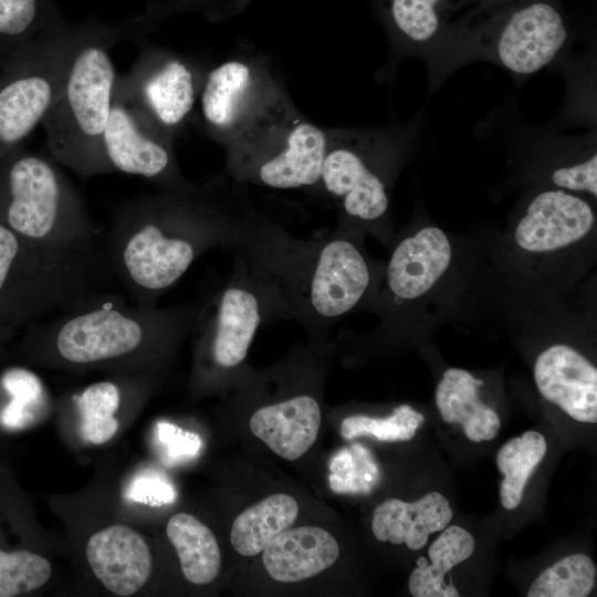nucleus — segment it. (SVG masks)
I'll list each match as a JSON object with an SVG mask.
<instances>
[{"instance_id": "nucleus-1", "label": "nucleus", "mask_w": 597, "mask_h": 597, "mask_svg": "<svg viewBox=\"0 0 597 597\" xmlns=\"http://www.w3.org/2000/svg\"><path fill=\"white\" fill-rule=\"evenodd\" d=\"M245 208L191 182L139 196L115 214L102 247L107 269L133 303L155 307L198 258L230 249Z\"/></svg>"}, {"instance_id": "nucleus-2", "label": "nucleus", "mask_w": 597, "mask_h": 597, "mask_svg": "<svg viewBox=\"0 0 597 597\" xmlns=\"http://www.w3.org/2000/svg\"><path fill=\"white\" fill-rule=\"evenodd\" d=\"M355 234L337 227L301 239L247 207L229 250L263 286L273 322L295 321L312 339H323L374 286L373 268Z\"/></svg>"}, {"instance_id": "nucleus-3", "label": "nucleus", "mask_w": 597, "mask_h": 597, "mask_svg": "<svg viewBox=\"0 0 597 597\" xmlns=\"http://www.w3.org/2000/svg\"><path fill=\"white\" fill-rule=\"evenodd\" d=\"M199 307H142L106 290L33 325L30 343L48 367L151 371L191 333Z\"/></svg>"}, {"instance_id": "nucleus-4", "label": "nucleus", "mask_w": 597, "mask_h": 597, "mask_svg": "<svg viewBox=\"0 0 597 597\" xmlns=\"http://www.w3.org/2000/svg\"><path fill=\"white\" fill-rule=\"evenodd\" d=\"M569 41L562 0H490L463 19L427 66L434 83L474 61L530 75L556 61Z\"/></svg>"}, {"instance_id": "nucleus-5", "label": "nucleus", "mask_w": 597, "mask_h": 597, "mask_svg": "<svg viewBox=\"0 0 597 597\" xmlns=\"http://www.w3.org/2000/svg\"><path fill=\"white\" fill-rule=\"evenodd\" d=\"M0 181L2 222L53 252L104 258L85 203L52 157L12 148Z\"/></svg>"}, {"instance_id": "nucleus-6", "label": "nucleus", "mask_w": 597, "mask_h": 597, "mask_svg": "<svg viewBox=\"0 0 597 597\" xmlns=\"http://www.w3.org/2000/svg\"><path fill=\"white\" fill-rule=\"evenodd\" d=\"M223 145L235 182L307 188L318 184L327 130L302 115L273 82Z\"/></svg>"}, {"instance_id": "nucleus-7", "label": "nucleus", "mask_w": 597, "mask_h": 597, "mask_svg": "<svg viewBox=\"0 0 597 597\" xmlns=\"http://www.w3.org/2000/svg\"><path fill=\"white\" fill-rule=\"evenodd\" d=\"M113 43L112 36L82 33L42 122L51 157L83 178L111 174L103 136L118 80L109 53Z\"/></svg>"}, {"instance_id": "nucleus-8", "label": "nucleus", "mask_w": 597, "mask_h": 597, "mask_svg": "<svg viewBox=\"0 0 597 597\" xmlns=\"http://www.w3.org/2000/svg\"><path fill=\"white\" fill-rule=\"evenodd\" d=\"M407 139L406 133L387 129L327 130L317 186L337 205V227L357 232L386 221Z\"/></svg>"}, {"instance_id": "nucleus-9", "label": "nucleus", "mask_w": 597, "mask_h": 597, "mask_svg": "<svg viewBox=\"0 0 597 597\" xmlns=\"http://www.w3.org/2000/svg\"><path fill=\"white\" fill-rule=\"evenodd\" d=\"M273 323L268 295L247 263L233 255L228 280L200 301L195 335L200 383L238 369L262 325Z\"/></svg>"}, {"instance_id": "nucleus-10", "label": "nucleus", "mask_w": 597, "mask_h": 597, "mask_svg": "<svg viewBox=\"0 0 597 597\" xmlns=\"http://www.w3.org/2000/svg\"><path fill=\"white\" fill-rule=\"evenodd\" d=\"M81 35L48 30L14 51L0 84V155L17 147L42 124L57 97Z\"/></svg>"}, {"instance_id": "nucleus-11", "label": "nucleus", "mask_w": 597, "mask_h": 597, "mask_svg": "<svg viewBox=\"0 0 597 597\" xmlns=\"http://www.w3.org/2000/svg\"><path fill=\"white\" fill-rule=\"evenodd\" d=\"M170 134L160 128L116 83L103 153L111 172L139 176L159 188L187 185Z\"/></svg>"}, {"instance_id": "nucleus-12", "label": "nucleus", "mask_w": 597, "mask_h": 597, "mask_svg": "<svg viewBox=\"0 0 597 597\" xmlns=\"http://www.w3.org/2000/svg\"><path fill=\"white\" fill-rule=\"evenodd\" d=\"M92 282L83 261L32 243L0 222V298L17 284L56 314L85 297Z\"/></svg>"}, {"instance_id": "nucleus-13", "label": "nucleus", "mask_w": 597, "mask_h": 597, "mask_svg": "<svg viewBox=\"0 0 597 597\" xmlns=\"http://www.w3.org/2000/svg\"><path fill=\"white\" fill-rule=\"evenodd\" d=\"M203 76L188 60L160 48H140L130 72L118 77L128 96L171 136L189 117Z\"/></svg>"}, {"instance_id": "nucleus-14", "label": "nucleus", "mask_w": 597, "mask_h": 597, "mask_svg": "<svg viewBox=\"0 0 597 597\" xmlns=\"http://www.w3.org/2000/svg\"><path fill=\"white\" fill-rule=\"evenodd\" d=\"M490 0H378L395 49L426 63L463 19Z\"/></svg>"}, {"instance_id": "nucleus-15", "label": "nucleus", "mask_w": 597, "mask_h": 597, "mask_svg": "<svg viewBox=\"0 0 597 597\" xmlns=\"http://www.w3.org/2000/svg\"><path fill=\"white\" fill-rule=\"evenodd\" d=\"M272 83L261 69L245 60H228L210 70L199 91L208 132L223 144Z\"/></svg>"}, {"instance_id": "nucleus-16", "label": "nucleus", "mask_w": 597, "mask_h": 597, "mask_svg": "<svg viewBox=\"0 0 597 597\" xmlns=\"http://www.w3.org/2000/svg\"><path fill=\"white\" fill-rule=\"evenodd\" d=\"M594 226L595 212L585 199L549 189L528 202L516 224L514 240L526 252H553L580 241Z\"/></svg>"}, {"instance_id": "nucleus-17", "label": "nucleus", "mask_w": 597, "mask_h": 597, "mask_svg": "<svg viewBox=\"0 0 597 597\" xmlns=\"http://www.w3.org/2000/svg\"><path fill=\"white\" fill-rule=\"evenodd\" d=\"M451 243L437 227H425L400 240L385 271L384 304L401 305L429 292L449 269Z\"/></svg>"}, {"instance_id": "nucleus-18", "label": "nucleus", "mask_w": 597, "mask_h": 597, "mask_svg": "<svg viewBox=\"0 0 597 597\" xmlns=\"http://www.w3.org/2000/svg\"><path fill=\"white\" fill-rule=\"evenodd\" d=\"M538 392L579 422H597V369L577 349L555 344L534 365Z\"/></svg>"}, {"instance_id": "nucleus-19", "label": "nucleus", "mask_w": 597, "mask_h": 597, "mask_svg": "<svg viewBox=\"0 0 597 597\" xmlns=\"http://www.w3.org/2000/svg\"><path fill=\"white\" fill-rule=\"evenodd\" d=\"M85 555L96 579L121 597L138 593L153 572V556L146 540L124 524H113L92 534Z\"/></svg>"}, {"instance_id": "nucleus-20", "label": "nucleus", "mask_w": 597, "mask_h": 597, "mask_svg": "<svg viewBox=\"0 0 597 597\" xmlns=\"http://www.w3.org/2000/svg\"><path fill=\"white\" fill-rule=\"evenodd\" d=\"M322 422L315 396L298 392L258 408L249 425L252 433L275 454L296 460L316 441Z\"/></svg>"}, {"instance_id": "nucleus-21", "label": "nucleus", "mask_w": 597, "mask_h": 597, "mask_svg": "<svg viewBox=\"0 0 597 597\" xmlns=\"http://www.w3.org/2000/svg\"><path fill=\"white\" fill-rule=\"evenodd\" d=\"M262 552L270 577L280 583H296L334 565L339 545L326 530L304 525L283 531Z\"/></svg>"}, {"instance_id": "nucleus-22", "label": "nucleus", "mask_w": 597, "mask_h": 597, "mask_svg": "<svg viewBox=\"0 0 597 597\" xmlns=\"http://www.w3.org/2000/svg\"><path fill=\"white\" fill-rule=\"evenodd\" d=\"M453 516L449 501L439 492H430L415 502L389 499L374 511L371 532L380 542L408 548H422L429 535L442 531Z\"/></svg>"}, {"instance_id": "nucleus-23", "label": "nucleus", "mask_w": 597, "mask_h": 597, "mask_svg": "<svg viewBox=\"0 0 597 597\" xmlns=\"http://www.w3.org/2000/svg\"><path fill=\"white\" fill-rule=\"evenodd\" d=\"M483 380L460 368L447 369L436 390V405L443 421L460 423L473 442L490 441L501 427L498 413L483 404L479 387Z\"/></svg>"}, {"instance_id": "nucleus-24", "label": "nucleus", "mask_w": 597, "mask_h": 597, "mask_svg": "<svg viewBox=\"0 0 597 597\" xmlns=\"http://www.w3.org/2000/svg\"><path fill=\"white\" fill-rule=\"evenodd\" d=\"M149 373H132L127 379L96 381L75 396L80 434L85 442L103 444L114 438L119 429L116 415L125 397L143 384Z\"/></svg>"}, {"instance_id": "nucleus-25", "label": "nucleus", "mask_w": 597, "mask_h": 597, "mask_svg": "<svg viewBox=\"0 0 597 597\" xmlns=\"http://www.w3.org/2000/svg\"><path fill=\"white\" fill-rule=\"evenodd\" d=\"M185 578L193 585L212 583L221 568V552L213 532L189 513L174 514L166 526Z\"/></svg>"}, {"instance_id": "nucleus-26", "label": "nucleus", "mask_w": 597, "mask_h": 597, "mask_svg": "<svg viewBox=\"0 0 597 597\" xmlns=\"http://www.w3.org/2000/svg\"><path fill=\"white\" fill-rule=\"evenodd\" d=\"M474 548L475 541L467 530L457 525L444 528L428 549L431 564L423 556L417 561L408 582L410 594L413 597H458L459 591L451 582H444V576L468 559Z\"/></svg>"}, {"instance_id": "nucleus-27", "label": "nucleus", "mask_w": 597, "mask_h": 597, "mask_svg": "<svg viewBox=\"0 0 597 597\" xmlns=\"http://www.w3.org/2000/svg\"><path fill=\"white\" fill-rule=\"evenodd\" d=\"M298 514L296 500L275 493L240 513L231 526L230 541L242 556H254L283 531L290 528Z\"/></svg>"}, {"instance_id": "nucleus-28", "label": "nucleus", "mask_w": 597, "mask_h": 597, "mask_svg": "<svg viewBox=\"0 0 597 597\" xmlns=\"http://www.w3.org/2000/svg\"><path fill=\"white\" fill-rule=\"evenodd\" d=\"M546 450L545 438L533 430L509 440L499 450L496 464L504 476L500 490L504 509L514 510L521 504L525 485Z\"/></svg>"}, {"instance_id": "nucleus-29", "label": "nucleus", "mask_w": 597, "mask_h": 597, "mask_svg": "<svg viewBox=\"0 0 597 597\" xmlns=\"http://www.w3.org/2000/svg\"><path fill=\"white\" fill-rule=\"evenodd\" d=\"M597 569L590 557L574 554L544 569L531 584L528 597H586L596 582Z\"/></svg>"}, {"instance_id": "nucleus-30", "label": "nucleus", "mask_w": 597, "mask_h": 597, "mask_svg": "<svg viewBox=\"0 0 597 597\" xmlns=\"http://www.w3.org/2000/svg\"><path fill=\"white\" fill-rule=\"evenodd\" d=\"M52 575L44 556L30 551L0 549V597H14L41 588Z\"/></svg>"}, {"instance_id": "nucleus-31", "label": "nucleus", "mask_w": 597, "mask_h": 597, "mask_svg": "<svg viewBox=\"0 0 597 597\" xmlns=\"http://www.w3.org/2000/svg\"><path fill=\"white\" fill-rule=\"evenodd\" d=\"M423 421L425 418L420 412L409 405H401L386 418L365 415L346 417L342 421L341 432L346 440L359 436H373L379 441H407L415 437Z\"/></svg>"}, {"instance_id": "nucleus-32", "label": "nucleus", "mask_w": 597, "mask_h": 597, "mask_svg": "<svg viewBox=\"0 0 597 597\" xmlns=\"http://www.w3.org/2000/svg\"><path fill=\"white\" fill-rule=\"evenodd\" d=\"M329 471V486L336 493H368L379 479L377 464L358 443L337 452Z\"/></svg>"}, {"instance_id": "nucleus-33", "label": "nucleus", "mask_w": 597, "mask_h": 597, "mask_svg": "<svg viewBox=\"0 0 597 597\" xmlns=\"http://www.w3.org/2000/svg\"><path fill=\"white\" fill-rule=\"evenodd\" d=\"M2 384L10 392L12 400L0 416L1 423L9 429H21L28 426L40 405L42 396L40 380L25 369L13 368L3 375Z\"/></svg>"}, {"instance_id": "nucleus-34", "label": "nucleus", "mask_w": 597, "mask_h": 597, "mask_svg": "<svg viewBox=\"0 0 597 597\" xmlns=\"http://www.w3.org/2000/svg\"><path fill=\"white\" fill-rule=\"evenodd\" d=\"M40 18V0H0V43H25Z\"/></svg>"}, {"instance_id": "nucleus-35", "label": "nucleus", "mask_w": 597, "mask_h": 597, "mask_svg": "<svg viewBox=\"0 0 597 597\" xmlns=\"http://www.w3.org/2000/svg\"><path fill=\"white\" fill-rule=\"evenodd\" d=\"M551 180L557 189L569 192H587L597 196V155L587 159L562 166L553 170Z\"/></svg>"}, {"instance_id": "nucleus-36", "label": "nucleus", "mask_w": 597, "mask_h": 597, "mask_svg": "<svg viewBox=\"0 0 597 597\" xmlns=\"http://www.w3.org/2000/svg\"><path fill=\"white\" fill-rule=\"evenodd\" d=\"M171 489L155 479H140L132 486L130 496L137 501L164 503L172 500Z\"/></svg>"}]
</instances>
